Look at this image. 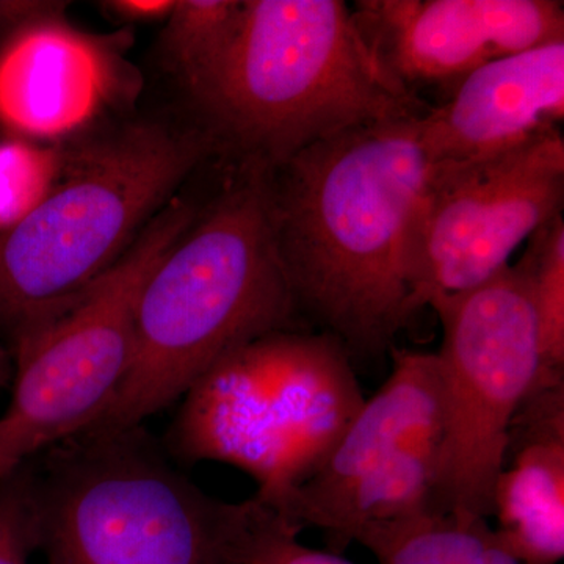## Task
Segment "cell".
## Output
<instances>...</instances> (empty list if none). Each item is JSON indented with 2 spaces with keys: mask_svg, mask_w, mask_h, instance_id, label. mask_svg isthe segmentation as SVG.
I'll return each instance as SVG.
<instances>
[{
  "mask_svg": "<svg viewBox=\"0 0 564 564\" xmlns=\"http://www.w3.org/2000/svg\"><path fill=\"white\" fill-rule=\"evenodd\" d=\"M527 242L524 254L513 267L536 315L545 370L552 377H564L563 215L545 223Z\"/></svg>",
  "mask_w": 564,
  "mask_h": 564,
  "instance_id": "obj_17",
  "label": "cell"
},
{
  "mask_svg": "<svg viewBox=\"0 0 564 564\" xmlns=\"http://www.w3.org/2000/svg\"><path fill=\"white\" fill-rule=\"evenodd\" d=\"M392 372L345 429L325 462L302 485L269 505L302 532L356 481L404 448L441 441V377L436 352L391 348Z\"/></svg>",
  "mask_w": 564,
  "mask_h": 564,
  "instance_id": "obj_13",
  "label": "cell"
},
{
  "mask_svg": "<svg viewBox=\"0 0 564 564\" xmlns=\"http://www.w3.org/2000/svg\"><path fill=\"white\" fill-rule=\"evenodd\" d=\"M352 543L380 564H527L486 519L437 511L364 527Z\"/></svg>",
  "mask_w": 564,
  "mask_h": 564,
  "instance_id": "obj_15",
  "label": "cell"
},
{
  "mask_svg": "<svg viewBox=\"0 0 564 564\" xmlns=\"http://www.w3.org/2000/svg\"><path fill=\"white\" fill-rule=\"evenodd\" d=\"M563 206L562 129L481 161L433 163L411 226L414 314L502 272Z\"/></svg>",
  "mask_w": 564,
  "mask_h": 564,
  "instance_id": "obj_9",
  "label": "cell"
},
{
  "mask_svg": "<svg viewBox=\"0 0 564 564\" xmlns=\"http://www.w3.org/2000/svg\"><path fill=\"white\" fill-rule=\"evenodd\" d=\"M65 144L0 140V231L24 220L61 177Z\"/></svg>",
  "mask_w": 564,
  "mask_h": 564,
  "instance_id": "obj_18",
  "label": "cell"
},
{
  "mask_svg": "<svg viewBox=\"0 0 564 564\" xmlns=\"http://www.w3.org/2000/svg\"><path fill=\"white\" fill-rule=\"evenodd\" d=\"M214 152L196 122L132 115L66 143L50 195L0 231V340L9 350L109 272Z\"/></svg>",
  "mask_w": 564,
  "mask_h": 564,
  "instance_id": "obj_3",
  "label": "cell"
},
{
  "mask_svg": "<svg viewBox=\"0 0 564 564\" xmlns=\"http://www.w3.org/2000/svg\"><path fill=\"white\" fill-rule=\"evenodd\" d=\"M351 11L386 73L421 101H444L497 58L564 41L556 0H359Z\"/></svg>",
  "mask_w": 564,
  "mask_h": 564,
  "instance_id": "obj_11",
  "label": "cell"
},
{
  "mask_svg": "<svg viewBox=\"0 0 564 564\" xmlns=\"http://www.w3.org/2000/svg\"><path fill=\"white\" fill-rule=\"evenodd\" d=\"M40 455L46 564H234L236 503L192 484L143 425L79 433Z\"/></svg>",
  "mask_w": 564,
  "mask_h": 564,
  "instance_id": "obj_6",
  "label": "cell"
},
{
  "mask_svg": "<svg viewBox=\"0 0 564 564\" xmlns=\"http://www.w3.org/2000/svg\"><path fill=\"white\" fill-rule=\"evenodd\" d=\"M299 321L274 239L269 169L237 163L144 282L128 372L85 432L143 425L180 403L226 355L300 329Z\"/></svg>",
  "mask_w": 564,
  "mask_h": 564,
  "instance_id": "obj_2",
  "label": "cell"
},
{
  "mask_svg": "<svg viewBox=\"0 0 564 564\" xmlns=\"http://www.w3.org/2000/svg\"><path fill=\"white\" fill-rule=\"evenodd\" d=\"M63 10L66 3L57 0H0V40L25 22Z\"/></svg>",
  "mask_w": 564,
  "mask_h": 564,
  "instance_id": "obj_22",
  "label": "cell"
},
{
  "mask_svg": "<svg viewBox=\"0 0 564 564\" xmlns=\"http://www.w3.org/2000/svg\"><path fill=\"white\" fill-rule=\"evenodd\" d=\"M177 0H107L101 9L118 24H154L165 22Z\"/></svg>",
  "mask_w": 564,
  "mask_h": 564,
  "instance_id": "obj_21",
  "label": "cell"
},
{
  "mask_svg": "<svg viewBox=\"0 0 564 564\" xmlns=\"http://www.w3.org/2000/svg\"><path fill=\"white\" fill-rule=\"evenodd\" d=\"M66 10L0 40V129L44 144L84 139L131 117L143 77L128 33L88 32Z\"/></svg>",
  "mask_w": 564,
  "mask_h": 564,
  "instance_id": "obj_10",
  "label": "cell"
},
{
  "mask_svg": "<svg viewBox=\"0 0 564 564\" xmlns=\"http://www.w3.org/2000/svg\"><path fill=\"white\" fill-rule=\"evenodd\" d=\"M564 120V41L497 58L466 77L440 106L417 118L432 163L494 158Z\"/></svg>",
  "mask_w": 564,
  "mask_h": 564,
  "instance_id": "obj_12",
  "label": "cell"
},
{
  "mask_svg": "<svg viewBox=\"0 0 564 564\" xmlns=\"http://www.w3.org/2000/svg\"><path fill=\"white\" fill-rule=\"evenodd\" d=\"M13 380V356L6 344L0 340V389L11 386Z\"/></svg>",
  "mask_w": 564,
  "mask_h": 564,
  "instance_id": "obj_23",
  "label": "cell"
},
{
  "mask_svg": "<svg viewBox=\"0 0 564 564\" xmlns=\"http://www.w3.org/2000/svg\"><path fill=\"white\" fill-rule=\"evenodd\" d=\"M417 118L337 133L269 170L274 239L296 311L348 355L391 350L415 315L411 226L433 165Z\"/></svg>",
  "mask_w": 564,
  "mask_h": 564,
  "instance_id": "obj_1",
  "label": "cell"
},
{
  "mask_svg": "<svg viewBox=\"0 0 564 564\" xmlns=\"http://www.w3.org/2000/svg\"><path fill=\"white\" fill-rule=\"evenodd\" d=\"M198 212L192 199L174 196L109 272L11 345L13 393L0 417V480L101 417L131 364L144 282Z\"/></svg>",
  "mask_w": 564,
  "mask_h": 564,
  "instance_id": "obj_7",
  "label": "cell"
},
{
  "mask_svg": "<svg viewBox=\"0 0 564 564\" xmlns=\"http://www.w3.org/2000/svg\"><path fill=\"white\" fill-rule=\"evenodd\" d=\"M196 124L237 163L274 169L337 133L422 117L340 0H245L239 36Z\"/></svg>",
  "mask_w": 564,
  "mask_h": 564,
  "instance_id": "obj_4",
  "label": "cell"
},
{
  "mask_svg": "<svg viewBox=\"0 0 564 564\" xmlns=\"http://www.w3.org/2000/svg\"><path fill=\"white\" fill-rule=\"evenodd\" d=\"M243 10L245 0H177L163 22L161 61L192 106L209 90L228 61Z\"/></svg>",
  "mask_w": 564,
  "mask_h": 564,
  "instance_id": "obj_16",
  "label": "cell"
},
{
  "mask_svg": "<svg viewBox=\"0 0 564 564\" xmlns=\"http://www.w3.org/2000/svg\"><path fill=\"white\" fill-rule=\"evenodd\" d=\"M496 533L527 564L564 554V381L534 389L516 415L492 491Z\"/></svg>",
  "mask_w": 564,
  "mask_h": 564,
  "instance_id": "obj_14",
  "label": "cell"
},
{
  "mask_svg": "<svg viewBox=\"0 0 564 564\" xmlns=\"http://www.w3.org/2000/svg\"><path fill=\"white\" fill-rule=\"evenodd\" d=\"M350 355L332 334L285 329L220 359L182 397L165 451L250 475L276 503L325 462L362 406Z\"/></svg>",
  "mask_w": 564,
  "mask_h": 564,
  "instance_id": "obj_5",
  "label": "cell"
},
{
  "mask_svg": "<svg viewBox=\"0 0 564 564\" xmlns=\"http://www.w3.org/2000/svg\"><path fill=\"white\" fill-rule=\"evenodd\" d=\"M39 552L33 462L0 480V564H32Z\"/></svg>",
  "mask_w": 564,
  "mask_h": 564,
  "instance_id": "obj_20",
  "label": "cell"
},
{
  "mask_svg": "<svg viewBox=\"0 0 564 564\" xmlns=\"http://www.w3.org/2000/svg\"><path fill=\"white\" fill-rule=\"evenodd\" d=\"M299 534L256 497L237 503L234 564H352L334 552L307 547Z\"/></svg>",
  "mask_w": 564,
  "mask_h": 564,
  "instance_id": "obj_19",
  "label": "cell"
},
{
  "mask_svg": "<svg viewBox=\"0 0 564 564\" xmlns=\"http://www.w3.org/2000/svg\"><path fill=\"white\" fill-rule=\"evenodd\" d=\"M443 326L440 481L436 510L488 519L510 430L540 386L560 383L541 352L521 274L508 265L469 291L429 303Z\"/></svg>",
  "mask_w": 564,
  "mask_h": 564,
  "instance_id": "obj_8",
  "label": "cell"
}]
</instances>
